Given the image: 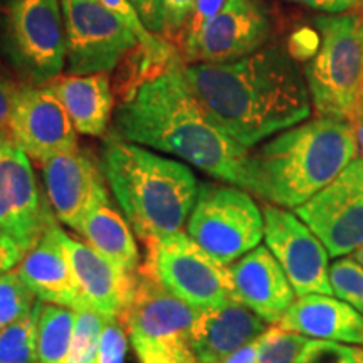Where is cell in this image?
I'll list each match as a JSON object with an SVG mask.
<instances>
[{
  "label": "cell",
  "instance_id": "cell-1",
  "mask_svg": "<svg viewBox=\"0 0 363 363\" xmlns=\"http://www.w3.org/2000/svg\"><path fill=\"white\" fill-rule=\"evenodd\" d=\"M182 67L208 116L247 150L311 115L305 74L283 45H264L234 61Z\"/></svg>",
  "mask_w": 363,
  "mask_h": 363
},
{
  "label": "cell",
  "instance_id": "cell-2",
  "mask_svg": "<svg viewBox=\"0 0 363 363\" xmlns=\"http://www.w3.org/2000/svg\"><path fill=\"white\" fill-rule=\"evenodd\" d=\"M113 131L126 142L169 153L214 179L244 189V148L219 128L187 83L182 65L145 76L115 106Z\"/></svg>",
  "mask_w": 363,
  "mask_h": 363
},
{
  "label": "cell",
  "instance_id": "cell-3",
  "mask_svg": "<svg viewBox=\"0 0 363 363\" xmlns=\"http://www.w3.org/2000/svg\"><path fill=\"white\" fill-rule=\"evenodd\" d=\"M357 152L352 123L316 116L249 152L244 190L266 203L294 211L337 179Z\"/></svg>",
  "mask_w": 363,
  "mask_h": 363
},
{
  "label": "cell",
  "instance_id": "cell-4",
  "mask_svg": "<svg viewBox=\"0 0 363 363\" xmlns=\"http://www.w3.org/2000/svg\"><path fill=\"white\" fill-rule=\"evenodd\" d=\"M101 170L136 238L179 233L197 201L199 182L185 163L118 136L104 138Z\"/></svg>",
  "mask_w": 363,
  "mask_h": 363
},
{
  "label": "cell",
  "instance_id": "cell-5",
  "mask_svg": "<svg viewBox=\"0 0 363 363\" xmlns=\"http://www.w3.org/2000/svg\"><path fill=\"white\" fill-rule=\"evenodd\" d=\"M321 44L305 67L316 116L355 123L363 110V11L318 17Z\"/></svg>",
  "mask_w": 363,
  "mask_h": 363
},
{
  "label": "cell",
  "instance_id": "cell-6",
  "mask_svg": "<svg viewBox=\"0 0 363 363\" xmlns=\"http://www.w3.org/2000/svg\"><path fill=\"white\" fill-rule=\"evenodd\" d=\"M0 48L24 84H49L66 69L67 44L59 0H2Z\"/></svg>",
  "mask_w": 363,
  "mask_h": 363
},
{
  "label": "cell",
  "instance_id": "cell-7",
  "mask_svg": "<svg viewBox=\"0 0 363 363\" xmlns=\"http://www.w3.org/2000/svg\"><path fill=\"white\" fill-rule=\"evenodd\" d=\"M187 234L214 259L230 266L264 239V216L247 190L206 182L199 185Z\"/></svg>",
  "mask_w": 363,
  "mask_h": 363
},
{
  "label": "cell",
  "instance_id": "cell-8",
  "mask_svg": "<svg viewBox=\"0 0 363 363\" xmlns=\"http://www.w3.org/2000/svg\"><path fill=\"white\" fill-rule=\"evenodd\" d=\"M140 271L199 310L238 301L229 266L222 264L179 230L145 242Z\"/></svg>",
  "mask_w": 363,
  "mask_h": 363
},
{
  "label": "cell",
  "instance_id": "cell-9",
  "mask_svg": "<svg viewBox=\"0 0 363 363\" xmlns=\"http://www.w3.org/2000/svg\"><path fill=\"white\" fill-rule=\"evenodd\" d=\"M66 29L67 74L111 72L140 48L135 34L101 0H59Z\"/></svg>",
  "mask_w": 363,
  "mask_h": 363
},
{
  "label": "cell",
  "instance_id": "cell-10",
  "mask_svg": "<svg viewBox=\"0 0 363 363\" xmlns=\"http://www.w3.org/2000/svg\"><path fill=\"white\" fill-rule=\"evenodd\" d=\"M331 257L363 246V158H355L315 197L294 208Z\"/></svg>",
  "mask_w": 363,
  "mask_h": 363
},
{
  "label": "cell",
  "instance_id": "cell-11",
  "mask_svg": "<svg viewBox=\"0 0 363 363\" xmlns=\"http://www.w3.org/2000/svg\"><path fill=\"white\" fill-rule=\"evenodd\" d=\"M199 313V308L175 296L157 279L138 269L135 272L133 293L118 320L128 335L152 340L182 362L195 363L190 352V335Z\"/></svg>",
  "mask_w": 363,
  "mask_h": 363
},
{
  "label": "cell",
  "instance_id": "cell-12",
  "mask_svg": "<svg viewBox=\"0 0 363 363\" xmlns=\"http://www.w3.org/2000/svg\"><path fill=\"white\" fill-rule=\"evenodd\" d=\"M57 219L40 194L30 158L0 133V233L27 252Z\"/></svg>",
  "mask_w": 363,
  "mask_h": 363
},
{
  "label": "cell",
  "instance_id": "cell-13",
  "mask_svg": "<svg viewBox=\"0 0 363 363\" xmlns=\"http://www.w3.org/2000/svg\"><path fill=\"white\" fill-rule=\"evenodd\" d=\"M264 242L296 296L333 294L330 284V252L316 234L289 208L264 203Z\"/></svg>",
  "mask_w": 363,
  "mask_h": 363
},
{
  "label": "cell",
  "instance_id": "cell-14",
  "mask_svg": "<svg viewBox=\"0 0 363 363\" xmlns=\"http://www.w3.org/2000/svg\"><path fill=\"white\" fill-rule=\"evenodd\" d=\"M74 125L51 84H21L13 99L9 135L30 160L43 163L78 147Z\"/></svg>",
  "mask_w": 363,
  "mask_h": 363
},
{
  "label": "cell",
  "instance_id": "cell-15",
  "mask_svg": "<svg viewBox=\"0 0 363 363\" xmlns=\"http://www.w3.org/2000/svg\"><path fill=\"white\" fill-rule=\"evenodd\" d=\"M40 167L54 217L78 233L91 208L110 197L101 163L88 150L76 147L48 158Z\"/></svg>",
  "mask_w": 363,
  "mask_h": 363
},
{
  "label": "cell",
  "instance_id": "cell-16",
  "mask_svg": "<svg viewBox=\"0 0 363 363\" xmlns=\"http://www.w3.org/2000/svg\"><path fill=\"white\" fill-rule=\"evenodd\" d=\"M271 22L256 0H225L199 38L182 51L187 65L227 62L264 48Z\"/></svg>",
  "mask_w": 363,
  "mask_h": 363
},
{
  "label": "cell",
  "instance_id": "cell-17",
  "mask_svg": "<svg viewBox=\"0 0 363 363\" xmlns=\"http://www.w3.org/2000/svg\"><path fill=\"white\" fill-rule=\"evenodd\" d=\"M238 301L266 323L278 321L296 299L283 267L267 246H257L229 266Z\"/></svg>",
  "mask_w": 363,
  "mask_h": 363
},
{
  "label": "cell",
  "instance_id": "cell-18",
  "mask_svg": "<svg viewBox=\"0 0 363 363\" xmlns=\"http://www.w3.org/2000/svg\"><path fill=\"white\" fill-rule=\"evenodd\" d=\"M65 246L84 305L104 318H120L135 288V272H126L89 246L65 233Z\"/></svg>",
  "mask_w": 363,
  "mask_h": 363
},
{
  "label": "cell",
  "instance_id": "cell-19",
  "mask_svg": "<svg viewBox=\"0 0 363 363\" xmlns=\"http://www.w3.org/2000/svg\"><path fill=\"white\" fill-rule=\"evenodd\" d=\"M16 269L40 301L72 310L86 306L65 246V230L57 222L24 254Z\"/></svg>",
  "mask_w": 363,
  "mask_h": 363
},
{
  "label": "cell",
  "instance_id": "cell-20",
  "mask_svg": "<svg viewBox=\"0 0 363 363\" xmlns=\"http://www.w3.org/2000/svg\"><path fill=\"white\" fill-rule=\"evenodd\" d=\"M267 328L262 318L239 301L206 308L192 328L190 352L195 363H219Z\"/></svg>",
  "mask_w": 363,
  "mask_h": 363
},
{
  "label": "cell",
  "instance_id": "cell-21",
  "mask_svg": "<svg viewBox=\"0 0 363 363\" xmlns=\"http://www.w3.org/2000/svg\"><path fill=\"white\" fill-rule=\"evenodd\" d=\"M278 326L311 340L363 347V315L331 294L298 296Z\"/></svg>",
  "mask_w": 363,
  "mask_h": 363
},
{
  "label": "cell",
  "instance_id": "cell-22",
  "mask_svg": "<svg viewBox=\"0 0 363 363\" xmlns=\"http://www.w3.org/2000/svg\"><path fill=\"white\" fill-rule=\"evenodd\" d=\"M49 84L65 104L78 133L88 136L106 133L115 113L110 72L61 74Z\"/></svg>",
  "mask_w": 363,
  "mask_h": 363
},
{
  "label": "cell",
  "instance_id": "cell-23",
  "mask_svg": "<svg viewBox=\"0 0 363 363\" xmlns=\"http://www.w3.org/2000/svg\"><path fill=\"white\" fill-rule=\"evenodd\" d=\"M78 233L91 247L126 272L142 266L138 244L128 220L113 206L110 197L98 202L81 222Z\"/></svg>",
  "mask_w": 363,
  "mask_h": 363
},
{
  "label": "cell",
  "instance_id": "cell-24",
  "mask_svg": "<svg viewBox=\"0 0 363 363\" xmlns=\"http://www.w3.org/2000/svg\"><path fill=\"white\" fill-rule=\"evenodd\" d=\"M76 311L44 303L38 320V363H66L74 335Z\"/></svg>",
  "mask_w": 363,
  "mask_h": 363
},
{
  "label": "cell",
  "instance_id": "cell-25",
  "mask_svg": "<svg viewBox=\"0 0 363 363\" xmlns=\"http://www.w3.org/2000/svg\"><path fill=\"white\" fill-rule=\"evenodd\" d=\"M43 301L34 311L0 330V363H38V320Z\"/></svg>",
  "mask_w": 363,
  "mask_h": 363
},
{
  "label": "cell",
  "instance_id": "cell-26",
  "mask_svg": "<svg viewBox=\"0 0 363 363\" xmlns=\"http://www.w3.org/2000/svg\"><path fill=\"white\" fill-rule=\"evenodd\" d=\"M39 301L16 267L4 272L0 276V330L30 315Z\"/></svg>",
  "mask_w": 363,
  "mask_h": 363
},
{
  "label": "cell",
  "instance_id": "cell-27",
  "mask_svg": "<svg viewBox=\"0 0 363 363\" xmlns=\"http://www.w3.org/2000/svg\"><path fill=\"white\" fill-rule=\"evenodd\" d=\"M311 338L269 326L264 333L259 358L256 363H305Z\"/></svg>",
  "mask_w": 363,
  "mask_h": 363
},
{
  "label": "cell",
  "instance_id": "cell-28",
  "mask_svg": "<svg viewBox=\"0 0 363 363\" xmlns=\"http://www.w3.org/2000/svg\"><path fill=\"white\" fill-rule=\"evenodd\" d=\"M110 11L120 19L123 24L128 27L131 33L135 34V38L138 39L140 48L145 52V61L147 62H163L167 59H170V45L165 39L157 38V35L150 34L145 29L143 22L140 21L138 13L135 12V9L131 7L128 0H101Z\"/></svg>",
  "mask_w": 363,
  "mask_h": 363
},
{
  "label": "cell",
  "instance_id": "cell-29",
  "mask_svg": "<svg viewBox=\"0 0 363 363\" xmlns=\"http://www.w3.org/2000/svg\"><path fill=\"white\" fill-rule=\"evenodd\" d=\"M74 311V335H72V345L66 363H94L104 316L89 306H83Z\"/></svg>",
  "mask_w": 363,
  "mask_h": 363
},
{
  "label": "cell",
  "instance_id": "cell-30",
  "mask_svg": "<svg viewBox=\"0 0 363 363\" xmlns=\"http://www.w3.org/2000/svg\"><path fill=\"white\" fill-rule=\"evenodd\" d=\"M330 284L335 296L363 315V266L355 257H337L330 264Z\"/></svg>",
  "mask_w": 363,
  "mask_h": 363
},
{
  "label": "cell",
  "instance_id": "cell-31",
  "mask_svg": "<svg viewBox=\"0 0 363 363\" xmlns=\"http://www.w3.org/2000/svg\"><path fill=\"white\" fill-rule=\"evenodd\" d=\"M128 337V331L118 318H104L94 363H125Z\"/></svg>",
  "mask_w": 363,
  "mask_h": 363
},
{
  "label": "cell",
  "instance_id": "cell-32",
  "mask_svg": "<svg viewBox=\"0 0 363 363\" xmlns=\"http://www.w3.org/2000/svg\"><path fill=\"white\" fill-rule=\"evenodd\" d=\"M305 363H363V350L350 345L311 340Z\"/></svg>",
  "mask_w": 363,
  "mask_h": 363
},
{
  "label": "cell",
  "instance_id": "cell-33",
  "mask_svg": "<svg viewBox=\"0 0 363 363\" xmlns=\"http://www.w3.org/2000/svg\"><path fill=\"white\" fill-rule=\"evenodd\" d=\"M195 0H163V19H165V30L163 39L177 40L182 44L189 19L192 16Z\"/></svg>",
  "mask_w": 363,
  "mask_h": 363
},
{
  "label": "cell",
  "instance_id": "cell-34",
  "mask_svg": "<svg viewBox=\"0 0 363 363\" xmlns=\"http://www.w3.org/2000/svg\"><path fill=\"white\" fill-rule=\"evenodd\" d=\"M224 4L225 0H195L192 16H190L187 29H185L184 39H182L180 44L182 51L199 38V34L202 33L203 27L214 19Z\"/></svg>",
  "mask_w": 363,
  "mask_h": 363
},
{
  "label": "cell",
  "instance_id": "cell-35",
  "mask_svg": "<svg viewBox=\"0 0 363 363\" xmlns=\"http://www.w3.org/2000/svg\"><path fill=\"white\" fill-rule=\"evenodd\" d=\"M135 12L138 13L140 21L143 22L145 29L150 34L163 39L165 30V19H163V0H128Z\"/></svg>",
  "mask_w": 363,
  "mask_h": 363
},
{
  "label": "cell",
  "instance_id": "cell-36",
  "mask_svg": "<svg viewBox=\"0 0 363 363\" xmlns=\"http://www.w3.org/2000/svg\"><path fill=\"white\" fill-rule=\"evenodd\" d=\"M130 340L140 363H185L152 340L140 337V335H130Z\"/></svg>",
  "mask_w": 363,
  "mask_h": 363
},
{
  "label": "cell",
  "instance_id": "cell-37",
  "mask_svg": "<svg viewBox=\"0 0 363 363\" xmlns=\"http://www.w3.org/2000/svg\"><path fill=\"white\" fill-rule=\"evenodd\" d=\"M320 44L321 39L318 30L301 29L293 35L288 51L296 61H306V59L315 57L318 49H320Z\"/></svg>",
  "mask_w": 363,
  "mask_h": 363
},
{
  "label": "cell",
  "instance_id": "cell-38",
  "mask_svg": "<svg viewBox=\"0 0 363 363\" xmlns=\"http://www.w3.org/2000/svg\"><path fill=\"white\" fill-rule=\"evenodd\" d=\"M17 89H19V84L13 83L11 76L0 67V133L2 135L9 131V121H11Z\"/></svg>",
  "mask_w": 363,
  "mask_h": 363
},
{
  "label": "cell",
  "instance_id": "cell-39",
  "mask_svg": "<svg viewBox=\"0 0 363 363\" xmlns=\"http://www.w3.org/2000/svg\"><path fill=\"white\" fill-rule=\"evenodd\" d=\"M24 254L26 252L22 251V247L16 240L6 234L0 235V276L19 264Z\"/></svg>",
  "mask_w": 363,
  "mask_h": 363
},
{
  "label": "cell",
  "instance_id": "cell-40",
  "mask_svg": "<svg viewBox=\"0 0 363 363\" xmlns=\"http://www.w3.org/2000/svg\"><path fill=\"white\" fill-rule=\"evenodd\" d=\"M294 2L305 4V6L318 9V11L335 13V16L347 11H353V9L357 11V9L363 7V0H294Z\"/></svg>",
  "mask_w": 363,
  "mask_h": 363
},
{
  "label": "cell",
  "instance_id": "cell-41",
  "mask_svg": "<svg viewBox=\"0 0 363 363\" xmlns=\"http://www.w3.org/2000/svg\"><path fill=\"white\" fill-rule=\"evenodd\" d=\"M264 333H262L261 337H257L256 340H252V342H249L247 345H244V347H240L239 350L227 355L224 360H220L219 363H256L257 358H259L262 343H264Z\"/></svg>",
  "mask_w": 363,
  "mask_h": 363
},
{
  "label": "cell",
  "instance_id": "cell-42",
  "mask_svg": "<svg viewBox=\"0 0 363 363\" xmlns=\"http://www.w3.org/2000/svg\"><path fill=\"white\" fill-rule=\"evenodd\" d=\"M353 128H355L357 145H358V150H360L362 158H363V110L360 113V116L355 120V123H353Z\"/></svg>",
  "mask_w": 363,
  "mask_h": 363
},
{
  "label": "cell",
  "instance_id": "cell-43",
  "mask_svg": "<svg viewBox=\"0 0 363 363\" xmlns=\"http://www.w3.org/2000/svg\"><path fill=\"white\" fill-rule=\"evenodd\" d=\"M353 257H355V261H358L363 266V246H360L355 252H353Z\"/></svg>",
  "mask_w": 363,
  "mask_h": 363
},
{
  "label": "cell",
  "instance_id": "cell-44",
  "mask_svg": "<svg viewBox=\"0 0 363 363\" xmlns=\"http://www.w3.org/2000/svg\"><path fill=\"white\" fill-rule=\"evenodd\" d=\"M0 235H2V233H0Z\"/></svg>",
  "mask_w": 363,
  "mask_h": 363
},
{
  "label": "cell",
  "instance_id": "cell-45",
  "mask_svg": "<svg viewBox=\"0 0 363 363\" xmlns=\"http://www.w3.org/2000/svg\"><path fill=\"white\" fill-rule=\"evenodd\" d=\"M362 9H363V7H362ZM357 11H358V9H357Z\"/></svg>",
  "mask_w": 363,
  "mask_h": 363
}]
</instances>
